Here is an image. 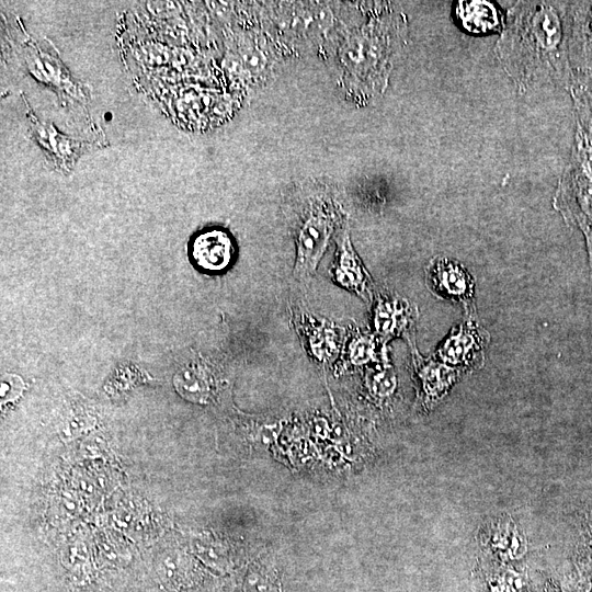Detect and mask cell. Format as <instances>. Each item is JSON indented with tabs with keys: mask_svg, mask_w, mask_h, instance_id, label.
I'll use <instances>...</instances> for the list:
<instances>
[{
	"mask_svg": "<svg viewBox=\"0 0 592 592\" xmlns=\"http://www.w3.org/2000/svg\"><path fill=\"white\" fill-rule=\"evenodd\" d=\"M499 46L517 48L501 52L509 70L520 78L530 80L542 75L553 77L562 83L572 79L569 54V3L531 2L524 3Z\"/></svg>",
	"mask_w": 592,
	"mask_h": 592,
	"instance_id": "1",
	"label": "cell"
},
{
	"mask_svg": "<svg viewBox=\"0 0 592 592\" xmlns=\"http://www.w3.org/2000/svg\"><path fill=\"white\" fill-rule=\"evenodd\" d=\"M341 219V208L330 196H311L304 204L295 227L294 274L298 280L305 281L316 272Z\"/></svg>",
	"mask_w": 592,
	"mask_h": 592,
	"instance_id": "2",
	"label": "cell"
},
{
	"mask_svg": "<svg viewBox=\"0 0 592 592\" xmlns=\"http://www.w3.org/2000/svg\"><path fill=\"white\" fill-rule=\"evenodd\" d=\"M556 208L568 225L583 234L592 229V143L578 126L571 161L555 198Z\"/></svg>",
	"mask_w": 592,
	"mask_h": 592,
	"instance_id": "3",
	"label": "cell"
},
{
	"mask_svg": "<svg viewBox=\"0 0 592 592\" xmlns=\"http://www.w3.org/2000/svg\"><path fill=\"white\" fill-rule=\"evenodd\" d=\"M489 341V333L479 325L475 315L467 314L465 321L453 329L436 350L434 358L451 367L480 366Z\"/></svg>",
	"mask_w": 592,
	"mask_h": 592,
	"instance_id": "4",
	"label": "cell"
},
{
	"mask_svg": "<svg viewBox=\"0 0 592 592\" xmlns=\"http://www.w3.org/2000/svg\"><path fill=\"white\" fill-rule=\"evenodd\" d=\"M223 376L218 365L208 357L197 355L184 362L173 376L180 396L195 403H209L218 395Z\"/></svg>",
	"mask_w": 592,
	"mask_h": 592,
	"instance_id": "5",
	"label": "cell"
},
{
	"mask_svg": "<svg viewBox=\"0 0 592 592\" xmlns=\"http://www.w3.org/2000/svg\"><path fill=\"white\" fill-rule=\"evenodd\" d=\"M236 244L231 235L219 227L197 232L190 247V258L194 266L207 274L225 272L234 262Z\"/></svg>",
	"mask_w": 592,
	"mask_h": 592,
	"instance_id": "6",
	"label": "cell"
},
{
	"mask_svg": "<svg viewBox=\"0 0 592 592\" xmlns=\"http://www.w3.org/2000/svg\"><path fill=\"white\" fill-rule=\"evenodd\" d=\"M426 284L436 296L465 304L466 311L474 297V280L456 261L437 257L425 269Z\"/></svg>",
	"mask_w": 592,
	"mask_h": 592,
	"instance_id": "7",
	"label": "cell"
},
{
	"mask_svg": "<svg viewBox=\"0 0 592 592\" xmlns=\"http://www.w3.org/2000/svg\"><path fill=\"white\" fill-rule=\"evenodd\" d=\"M417 317V308L407 299L383 292L376 295L373 326L375 335L382 341L399 335L410 339Z\"/></svg>",
	"mask_w": 592,
	"mask_h": 592,
	"instance_id": "8",
	"label": "cell"
},
{
	"mask_svg": "<svg viewBox=\"0 0 592 592\" xmlns=\"http://www.w3.org/2000/svg\"><path fill=\"white\" fill-rule=\"evenodd\" d=\"M332 277L341 287L364 300L373 299V281L353 249L346 227L341 230L337 241Z\"/></svg>",
	"mask_w": 592,
	"mask_h": 592,
	"instance_id": "9",
	"label": "cell"
},
{
	"mask_svg": "<svg viewBox=\"0 0 592 592\" xmlns=\"http://www.w3.org/2000/svg\"><path fill=\"white\" fill-rule=\"evenodd\" d=\"M569 54L576 80H592V1L569 3Z\"/></svg>",
	"mask_w": 592,
	"mask_h": 592,
	"instance_id": "10",
	"label": "cell"
},
{
	"mask_svg": "<svg viewBox=\"0 0 592 592\" xmlns=\"http://www.w3.org/2000/svg\"><path fill=\"white\" fill-rule=\"evenodd\" d=\"M301 337L310 354L319 362H330L340 351L339 334L328 323L301 314L299 318Z\"/></svg>",
	"mask_w": 592,
	"mask_h": 592,
	"instance_id": "11",
	"label": "cell"
},
{
	"mask_svg": "<svg viewBox=\"0 0 592 592\" xmlns=\"http://www.w3.org/2000/svg\"><path fill=\"white\" fill-rule=\"evenodd\" d=\"M414 369L428 399H437L445 394L456 378V371L440 361L425 360L419 355L412 344Z\"/></svg>",
	"mask_w": 592,
	"mask_h": 592,
	"instance_id": "12",
	"label": "cell"
},
{
	"mask_svg": "<svg viewBox=\"0 0 592 592\" xmlns=\"http://www.w3.org/2000/svg\"><path fill=\"white\" fill-rule=\"evenodd\" d=\"M456 16L462 26L475 34H485L500 27V12L488 1H460Z\"/></svg>",
	"mask_w": 592,
	"mask_h": 592,
	"instance_id": "13",
	"label": "cell"
},
{
	"mask_svg": "<svg viewBox=\"0 0 592 592\" xmlns=\"http://www.w3.org/2000/svg\"><path fill=\"white\" fill-rule=\"evenodd\" d=\"M376 335L356 331L348 343L345 349V358L355 366L379 362V352L377 351Z\"/></svg>",
	"mask_w": 592,
	"mask_h": 592,
	"instance_id": "14",
	"label": "cell"
},
{
	"mask_svg": "<svg viewBox=\"0 0 592 592\" xmlns=\"http://www.w3.org/2000/svg\"><path fill=\"white\" fill-rule=\"evenodd\" d=\"M576 81L572 95L579 118L578 126L592 143V80Z\"/></svg>",
	"mask_w": 592,
	"mask_h": 592,
	"instance_id": "15",
	"label": "cell"
},
{
	"mask_svg": "<svg viewBox=\"0 0 592 592\" xmlns=\"http://www.w3.org/2000/svg\"><path fill=\"white\" fill-rule=\"evenodd\" d=\"M248 584L252 592H281L276 571L264 566L249 574Z\"/></svg>",
	"mask_w": 592,
	"mask_h": 592,
	"instance_id": "16",
	"label": "cell"
},
{
	"mask_svg": "<svg viewBox=\"0 0 592 592\" xmlns=\"http://www.w3.org/2000/svg\"><path fill=\"white\" fill-rule=\"evenodd\" d=\"M373 389L378 396L389 395L395 388V376L391 371L385 368L372 376Z\"/></svg>",
	"mask_w": 592,
	"mask_h": 592,
	"instance_id": "17",
	"label": "cell"
},
{
	"mask_svg": "<svg viewBox=\"0 0 592 592\" xmlns=\"http://www.w3.org/2000/svg\"><path fill=\"white\" fill-rule=\"evenodd\" d=\"M520 579L513 573H505L493 585V592H517L520 589Z\"/></svg>",
	"mask_w": 592,
	"mask_h": 592,
	"instance_id": "18",
	"label": "cell"
},
{
	"mask_svg": "<svg viewBox=\"0 0 592 592\" xmlns=\"http://www.w3.org/2000/svg\"><path fill=\"white\" fill-rule=\"evenodd\" d=\"M585 241H587V249L589 254V264L591 269V276H592V229L584 235Z\"/></svg>",
	"mask_w": 592,
	"mask_h": 592,
	"instance_id": "19",
	"label": "cell"
}]
</instances>
